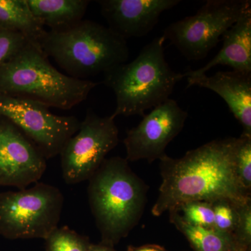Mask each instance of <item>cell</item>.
Returning <instances> with one entry per match:
<instances>
[{
	"mask_svg": "<svg viewBox=\"0 0 251 251\" xmlns=\"http://www.w3.org/2000/svg\"><path fill=\"white\" fill-rule=\"evenodd\" d=\"M239 138L213 140L181 158L168 155L160 160L162 183L151 209L153 216L176 210L191 201H229L239 205L251 200L235 168Z\"/></svg>",
	"mask_w": 251,
	"mask_h": 251,
	"instance_id": "6da1fadb",
	"label": "cell"
},
{
	"mask_svg": "<svg viewBox=\"0 0 251 251\" xmlns=\"http://www.w3.org/2000/svg\"><path fill=\"white\" fill-rule=\"evenodd\" d=\"M88 181L89 203L101 244L113 247L139 223L148 186L120 156L105 158Z\"/></svg>",
	"mask_w": 251,
	"mask_h": 251,
	"instance_id": "7a4b0ae2",
	"label": "cell"
},
{
	"mask_svg": "<svg viewBox=\"0 0 251 251\" xmlns=\"http://www.w3.org/2000/svg\"><path fill=\"white\" fill-rule=\"evenodd\" d=\"M163 36L153 39L130 62L104 74L103 83L116 97L112 116L145 115V111L166 101L176 84L184 78L175 72L165 56Z\"/></svg>",
	"mask_w": 251,
	"mask_h": 251,
	"instance_id": "3957f363",
	"label": "cell"
},
{
	"mask_svg": "<svg viewBox=\"0 0 251 251\" xmlns=\"http://www.w3.org/2000/svg\"><path fill=\"white\" fill-rule=\"evenodd\" d=\"M99 85L59 72L42 50L29 43L0 67V94L30 99L49 108L70 110Z\"/></svg>",
	"mask_w": 251,
	"mask_h": 251,
	"instance_id": "277c9868",
	"label": "cell"
},
{
	"mask_svg": "<svg viewBox=\"0 0 251 251\" xmlns=\"http://www.w3.org/2000/svg\"><path fill=\"white\" fill-rule=\"evenodd\" d=\"M40 46L67 75L80 80L105 74L129 57L126 40L89 20L66 30L47 31Z\"/></svg>",
	"mask_w": 251,
	"mask_h": 251,
	"instance_id": "5b68a950",
	"label": "cell"
},
{
	"mask_svg": "<svg viewBox=\"0 0 251 251\" xmlns=\"http://www.w3.org/2000/svg\"><path fill=\"white\" fill-rule=\"evenodd\" d=\"M64 196L44 183L0 195V232L9 239H47L60 221Z\"/></svg>",
	"mask_w": 251,
	"mask_h": 251,
	"instance_id": "8992f818",
	"label": "cell"
},
{
	"mask_svg": "<svg viewBox=\"0 0 251 251\" xmlns=\"http://www.w3.org/2000/svg\"><path fill=\"white\" fill-rule=\"evenodd\" d=\"M249 1H206L196 14L169 25L163 36L188 60L204 58L224 33L237 22Z\"/></svg>",
	"mask_w": 251,
	"mask_h": 251,
	"instance_id": "52a82bcc",
	"label": "cell"
},
{
	"mask_svg": "<svg viewBox=\"0 0 251 251\" xmlns=\"http://www.w3.org/2000/svg\"><path fill=\"white\" fill-rule=\"evenodd\" d=\"M112 115L87 110L80 128L60 153L62 176L68 184L88 181L119 143V129Z\"/></svg>",
	"mask_w": 251,
	"mask_h": 251,
	"instance_id": "ba28073f",
	"label": "cell"
},
{
	"mask_svg": "<svg viewBox=\"0 0 251 251\" xmlns=\"http://www.w3.org/2000/svg\"><path fill=\"white\" fill-rule=\"evenodd\" d=\"M49 108L30 99L0 94V116L14 124L47 160L60 154L81 122L74 116L54 115Z\"/></svg>",
	"mask_w": 251,
	"mask_h": 251,
	"instance_id": "9c48e42d",
	"label": "cell"
},
{
	"mask_svg": "<svg viewBox=\"0 0 251 251\" xmlns=\"http://www.w3.org/2000/svg\"><path fill=\"white\" fill-rule=\"evenodd\" d=\"M188 113L174 99H168L145 115L124 140L128 162L146 160L152 163L166 156L167 146L179 134Z\"/></svg>",
	"mask_w": 251,
	"mask_h": 251,
	"instance_id": "30bf717a",
	"label": "cell"
},
{
	"mask_svg": "<svg viewBox=\"0 0 251 251\" xmlns=\"http://www.w3.org/2000/svg\"><path fill=\"white\" fill-rule=\"evenodd\" d=\"M47 159L17 127L0 116V185L25 189L37 183Z\"/></svg>",
	"mask_w": 251,
	"mask_h": 251,
	"instance_id": "8fae6325",
	"label": "cell"
},
{
	"mask_svg": "<svg viewBox=\"0 0 251 251\" xmlns=\"http://www.w3.org/2000/svg\"><path fill=\"white\" fill-rule=\"evenodd\" d=\"M108 28L125 40L148 35L165 11L179 0H99Z\"/></svg>",
	"mask_w": 251,
	"mask_h": 251,
	"instance_id": "7c38bea8",
	"label": "cell"
},
{
	"mask_svg": "<svg viewBox=\"0 0 251 251\" xmlns=\"http://www.w3.org/2000/svg\"><path fill=\"white\" fill-rule=\"evenodd\" d=\"M188 87H204L219 94L242 125V134L251 136V73L219 72L211 76L187 77Z\"/></svg>",
	"mask_w": 251,
	"mask_h": 251,
	"instance_id": "4fadbf2b",
	"label": "cell"
},
{
	"mask_svg": "<svg viewBox=\"0 0 251 251\" xmlns=\"http://www.w3.org/2000/svg\"><path fill=\"white\" fill-rule=\"evenodd\" d=\"M223 46L202 68L183 74L184 77L205 75L212 68L227 66L237 72L251 73V1H249L237 22L222 36Z\"/></svg>",
	"mask_w": 251,
	"mask_h": 251,
	"instance_id": "5bb4252c",
	"label": "cell"
},
{
	"mask_svg": "<svg viewBox=\"0 0 251 251\" xmlns=\"http://www.w3.org/2000/svg\"><path fill=\"white\" fill-rule=\"evenodd\" d=\"M31 12L50 31L66 30L83 19L89 0H27Z\"/></svg>",
	"mask_w": 251,
	"mask_h": 251,
	"instance_id": "9a60e30c",
	"label": "cell"
},
{
	"mask_svg": "<svg viewBox=\"0 0 251 251\" xmlns=\"http://www.w3.org/2000/svg\"><path fill=\"white\" fill-rule=\"evenodd\" d=\"M170 221L184 234L196 251H245L234 239L233 234L226 233L214 227H202L186 222L179 211H171Z\"/></svg>",
	"mask_w": 251,
	"mask_h": 251,
	"instance_id": "2e32d148",
	"label": "cell"
},
{
	"mask_svg": "<svg viewBox=\"0 0 251 251\" xmlns=\"http://www.w3.org/2000/svg\"><path fill=\"white\" fill-rule=\"evenodd\" d=\"M0 25L21 33L29 44L39 49L47 32L36 21L27 0H0Z\"/></svg>",
	"mask_w": 251,
	"mask_h": 251,
	"instance_id": "e0dca14e",
	"label": "cell"
},
{
	"mask_svg": "<svg viewBox=\"0 0 251 251\" xmlns=\"http://www.w3.org/2000/svg\"><path fill=\"white\" fill-rule=\"evenodd\" d=\"M91 243L68 226L57 227L46 239V251H87Z\"/></svg>",
	"mask_w": 251,
	"mask_h": 251,
	"instance_id": "ac0fdd59",
	"label": "cell"
},
{
	"mask_svg": "<svg viewBox=\"0 0 251 251\" xmlns=\"http://www.w3.org/2000/svg\"><path fill=\"white\" fill-rule=\"evenodd\" d=\"M181 211L183 219L193 226L202 227H214V209L211 202L191 201L181 204L176 210Z\"/></svg>",
	"mask_w": 251,
	"mask_h": 251,
	"instance_id": "d6986e66",
	"label": "cell"
},
{
	"mask_svg": "<svg viewBox=\"0 0 251 251\" xmlns=\"http://www.w3.org/2000/svg\"><path fill=\"white\" fill-rule=\"evenodd\" d=\"M236 172L243 187L251 193V136L242 134L235 155Z\"/></svg>",
	"mask_w": 251,
	"mask_h": 251,
	"instance_id": "ffe728a7",
	"label": "cell"
},
{
	"mask_svg": "<svg viewBox=\"0 0 251 251\" xmlns=\"http://www.w3.org/2000/svg\"><path fill=\"white\" fill-rule=\"evenodd\" d=\"M29 43L21 33L0 25V67L14 58Z\"/></svg>",
	"mask_w": 251,
	"mask_h": 251,
	"instance_id": "44dd1931",
	"label": "cell"
},
{
	"mask_svg": "<svg viewBox=\"0 0 251 251\" xmlns=\"http://www.w3.org/2000/svg\"><path fill=\"white\" fill-rule=\"evenodd\" d=\"M214 209V228L226 233L232 234L237 224L236 205L227 201L211 203Z\"/></svg>",
	"mask_w": 251,
	"mask_h": 251,
	"instance_id": "7402d4cb",
	"label": "cell"
},
{
	"mask_svg": "<svg viewBox=\"0 0 251 251\" xmlns=\"http://www.w3.org/2000/svg\"><path fill=\"white\" fill-rule=\"evenodd\" d=\"M237 224L233 236L239 245L247 251L251 242V199L236 205Z\"/></svg>",
	"mask_w": 251,
	"mask_h": 251,
	"instance_id": "603a6c76",
	"label": "cell"
},
{
	"mask_svg": "<svg viewBox=\"0 0 251 251\" xmlns=\"http://www.w3.org/2000/svg\"><path fill=\"white\" fill-rule=\"evenodd\" d=\"M128 251H166L163 248L156 245H146L138 248L130 247Z\"/></svg>",
	"mask_w": 251,
	"mask_h": 251,
	"instance_id": "cb8c5ba5",
	"label": "cell"
},
{
	"mask_svg": "<svg viewBox=\"0 0 251 251\" xmlns=\"http://www.w3.org/2000/svg\"><path fill=\"white\" fill-rule=\"evenodd\" d=\"M87 251H116L113 249V247L110 246L105 245V244H91Z\"/></svg>",
	"mask_w": 251,
	"mask_h": 251,
	"instance_id": "d4e9b609",
	"label": "cell"
}]
</instances>
